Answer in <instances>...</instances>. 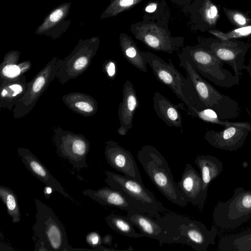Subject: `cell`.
<instances>
[{
    "mask_svg": "<svg viewBox=\"0 0 251 251\" xmlns=\"http://www.w3.org/2000/svg\"><path fill=\"white\" fill-rule=\"evenodd\" d=\"M59 60L56 57L53 58L28 82L26 92L13 110L14 118L25 116L33 108L40 97L56 78Z\"/></svg>",
    "mask_w": 251,
    "mask_h": 251,
    "instance_id": "8fae6325",
    "label": "cell"
},
{
    "mask_svg": "<svg viewBox=\"0 0 251 251\" xmlns=\"http://www.w3.org/2000/svg\"><path fill=\"white\" fill-rule=\"evenodd\" d=\"M63 12L61 9H57L53 12L50 17V20L52 22H56L62 17Z\"/></svg>",
    "mask_w": 251,
    "mask_h": 251,
    "instance_id": "8d00e7d4",
    "label": "cell"
},
{
    "mask_svg": "<svg viewBox=\"0 0 251 251\" xmlns=\"http://www.w3.org/2000/svg\"><path fill=\"white\" fill-rule=\"evenodd\" d=\"M199 45L209 51L224 63L230 65L234 74H241L245 68V58L251 43L236 39L221 40L217 37L197 39Z\"/></svg>",
    "mask_w": 251,
    "mask_h": 251,
    "instance_id": "9c48e42d",
    "label": "cell"
},
{
    "mask_svg": "<svg viewBox=\"0 0 251 251\" xmlns=\"http://www.w3.org/2000/svg\"><path fill=\"white\" fill-rule=\"evenodd\" d=\"M119 43L126 60L137 69L147 73L148 63L132 38L127 34L122 32L119 36Z\"/></svg>",
    "mask_w": 251,
    "mask_h": 251,
    "instance_id": "d4e9b609",
    "label": "cell"
},
{
    "mask_svg": "<svg viewBox=\"0 0 251 251\" xmlns=\"http://www.w3.org/2000/svg\"><path fill=\"white\" fill-rule=\"evenodd\" d=\"M105 221L111 229L122 235L134 238L144 237L140 232H136L134 226L126 217L110 214L105 218Z\"/></svg>",
    "mask_w": 251,
    "mask_h": 251,
    "instance_id": "f1b7e54d",
    "label": "cell"
},
{
    "mask_svg": "<svg viewBox=\"0 0 251 251\" xmlns=\"http://www.w3.org/2000/svg\"><path fill=\"white\" fill-rule=\"evenodd\" d=\"M155 218L164 226L166 235L165 243H177L181 225L188 217L174 213H168L163 216L160 215Z\"/></svg>",
    "mask_w": 251,
    "mask_h": 251,
    "instance_id": "4316f807",
    "label": "cell"
},
{
    "mask_svg": "<svg viewBox=\"0 0 251 251\" xmlns=\"http://www.w3.org/2000/svg\"><path fill=\"white\" fill-rule=\"evenodd\" d=\"M201 174L202 191L206 197L211 182L216 178L223 170V164L216 157L210 155H201L194 160Z\"/></svg>",
    "mask_w": 251,
    "mask_h": 251,
    "instance_id": "603a6c76",
    "label": "cell"
},
{
    "mask_svg": "<svg viewBox=\"0 0 251 251\" xmlns=\"http://www.w3.org/2000/svg\"><path fill=\"white\" fill-rule=\"evenodd\" d=\"M170 10L165 0L157 10L151 14L144 13L142 21L132 24L130 32L134 37L151 49L169 54L183 47L184 38L173 36L168 28Z\"/></svg>",
    "mask_w": 251,
    "mask_h": 251,
    "instance_id": "6da1fadb",
    "label": "cell"
},
{
    "mask_svg": "<svg viewBox=\"0 0 251 251\" xmlns=\"http://www.w3.org/2000/svg\"><path fill=\"white\" fill-rule=\"evenodd\" d=\"M62 100L70 109L84 117L95 115L98 109L96 99L84 93H70L64 95Z\"/></svg>",
    "mask_w": 251,
    "mask_h": 251,
    "instance_id": "cb8c5ba5",
    "label": "cell"
},
{
    "mask_svg": "<svg viewBox=\"0 0 251 251\" xmlns=\"http://www.w3.org/2000/svg\"><path fill=\"white\" fill-rule=\"evenodd\" d=\"M19 56L13 53L5 56L0 65V80L18 77L23 75L31 68L29 61L18 63Z\"/></svg>",
    "mask_w": 251,
    "mask_h": 251,
    "instance_id": "484cf974",
    "label": "cell"
},
{
    "mask_svg": "<svg viewBox=\"0 0 251 251\" xmlns=\"http://www.w3.org/2000/svg\"><path fill=\"white\" fill-rule=\"evenodd\" d=\"M127 212L126 218L139 229L144 237L158 240L160 246L165 243L164 226L157 219L135 209Z\"/></svg>",
    "mask_w": 251,
    "mask_h": 251,
    "instance_id": "d6986e66",
    "label": "cell"
},
{
    "mask_svg": "<svg viewBox=\"0 0 251 251\" xmlns=\"http://www.w3.org/2000/svg\"><path fill=\"white\" fill-rule=\"evenodd\" d=\"M17 152L26 169L39 180L59 192L69 200L75 201L64 190L45 165L28 149L19 148Z\"/></svg>",
    "mask_w": 251,
    "mask_h": 251,
    "instance_id": "e0dca14e",
    "label": "cell"
},
{
    "mask_svg": "<svg viewBox=\"0 0 251 251\" xmlns=\"http://www.w3.org/2000/svg\"><path fill=\"white\" fill-rule=\"evenodd\" d=\"M86 239L88 244L96 250L101 246V238L96 232L90 233L86 236Z\"/></svg>",
    "mask_w": 251,
    "mask_h": 251,
    "instance_id": "d590c367",
    "label": "cell"
},
{
    "mask_svg": "<svg viewBox=\"0 0 251 251\" xmlns=\"http://www.w3.org/2000/svg\"><path fill=\"white\" fill-rule=\"evenodd\" d=\"M176 186L188 202L202 211L206 197L202 191L201 175L190 164H187Z\"/></svg>",
    "mask_w": 251,
    "mask_h": 251,
    "instance_id": "2e32d148",
    "label": "cell"
},
{
    "mask_svg": "<svg viewBox=\"0 0 251 251\" xmlns=\"http://www.w3.org/2000/svg\"><path fill=\"white\" fill-rule=\"evenodd\" d=\"M103 69L107 76L113 80L117 74V65L116 62L112 59L107 60L103 65Z\"/></svg>",
    "mask_w": 251,
    "mask_h": 251,
    "instance_id": "e575fe53",
    "label": "cell"
},
{
    "mask_svg": "<svg viewBox=\"0 0 251 251\" xmlns=\"http://www.w3.org/2000/svg\"><path fill=\"white\" fill-rule=\"evenodd\" d=\"M173 3L183 6L191 3L194 0H170Z\"/></svg>",
    "mask_w": 251,
    "mask_h": 251,
    "instance_id": "ab89813d",
    "label": "cell"
},
{
    "mask_svg": "<svg viewBox=\"0 0 251 251\" xmlns=\"http://www.w3.org/2000/svg\"><path fill=\"white\" fill-rule=\"evenodd\" d=\"M112 240V236L110 234H107L101 238V243L103 244L111 246Z\"/></svg>",
    "mask_w": 251,
    "mask_h": 251,
    "instance_id": "f35d334b",
    "label": "cell"
},
{
    "mask_svg": "<svg viewBox=\"0 0 251 251\" xmlns=\"http://www.w3.org/2000/svg\"><path fill=\"white\" fill-rule=\"evenodd\" d=\"M250 245H251V229L222 237L218 251H241L243 248Z\"/></svg>",
    "mask_w": 251,
    "mask_h": 251,
    "instance_id": "83f0119b",
    "label": "cell"
},
{
    "mask_svg": "<svg viewBox=\"0 0 251 251\" xmlns=\"http://www.w3.org/2000/svg\"><path fill=\"white\" fill-rule=\"evenodd\" d=\"M179 59L188 63L202 77L215 85L230 88L239 84V74L233 75L223 68L224 63L199 44L182 48Z\"/></svg>",
    "mask_w": 251,
    "mask_h": 251,
    "instance_id": "277c9868",
    "label": "cell"
},
{
    "mask_svg": "<svg viewBox=\"0 0 251 251\" xmlns=\"http://www.w3.org/2000/svg\"><path fill=\"white\" fill-rule=\"evenodd\" d=\"M242 251H251V245H248L243 248Z\"/></svg>",
    "mask_w": 251,
    "mask_h": 251,
    "instance_id": "b9f144b4",
    "label": "cell"
},
{
    "mask_svg": "<svg viewBox=\"0 0 251 251\" xmlns=\"http://www.w3.org/2000/svg\"><path fill=\"white\" fill-rule=\"evenodd\" d=\"M184 104L182 105L184 108L183 109L189 116L197 117L205 122L219 124L225 127L229 126L231 123L226 122L225 120L221 119L215 111L211 109L206 108L201 110L196 109L190 110L187 109L186 106H184Z\"/></svg>",
    "mask_w": 251,
    "mask_h": 251,
    "instance_id": "4dcf8cb0",
    "label": "cell"
},
{
    "mask_svg": "<svg viewBox=\"0 0 251 251\" xmlns=\"http://www.w3.org/2000/svg\"><path fill=\"white\" fill-rule=\"evenodd\" d=\"M217 234L215 226L208 230L201 222L188 218L181 225L177 243L189 245L196 251H206L209 245L215 244Z\"/></svg>",
    "mask_w": 251,
    "mask_h": 251,
    "instance_id": "5bb4252c",
    "label": "cell"
},
{
    "mask_svg": "<svg viewBox=\"0 0 251 251\" xmlns=\"http://www.w3.org/2000/svg\"><path fill=\"white\" fill-rule=\"evenodd\" d=\"M251 132V126L246 123H232L222 131H207L204 139L212 147L230 151H236L244 144Z\"/></svg>",
    "mask_w": 251,
    "mask_h": 251,
    "instance_id": "4fadbf2b",
    "label": "cell"
},
{
    "mask_svg": "<svg viewBox=\"0 0 251 251\" xmlns=\"http://www.w3.org/2000/svg\"><path fill=\"white\" fill-rule=\"evenodd\" d=\"M153 103V109L158 117L169 126L179 128L181 132H183L182 119L178 105L173 104L158 92L154 94Z\"/></svg>",
    "mask_w": 251,
    "mask_h": 251,
    "instance_id": "44dd1931",
    "label": "cell"
},
{
    "mask_svg": "<svg viewBox=\"0 0 251 251\" xmlns=\"http://www.w3.org/2000/svg\"><path fill=\"white\" fill-rule=\"evenodd\" d=\"M245 69H246L247 71L249 73L250 77H251V58L249 61V63L248 65L245 66Z\"/></svg>",
    "mask_w": 251,
    "mask_h": 251,
    "instance_id": "60d3db41",
    "label": "cell"
},
{
    "mask_svg": "<svg viewBox=\"0 0 251 251\" xmlns=\"http://www.w3.org/2000/svg\"><path fill=\"white\" fill-rule=\"evenodd\" d=\"M137 158L151 182L166 199L180 206L187 205L188 202L177 188L166 160L155 147L143 146L137 152Z\"/></svg>",
    "mask_w": 251,
    "mask_h": 251,
    "instance_id": "7a4b0ae2",
    "label": "cell"
},
{
    "mask_svg": "<svg viewBox=\"0 0 251 251\" xmlns=\"http://www.w3.org/2000/svg\"><path fill=\"white\" fill-rule=\"evenodd\" d=\"M156 79L168 86L187 109L201 110L205 108L197 97L191 82L185 78L173 64L167 63L156 54L141 51Z\"/></svg>",
    "mask_w": 251,
    "mask_h": 251,
    "instance_id": "3957f363",
    "label": "cell"
},
{
    "mask_svg": "<svg viewBox=\"0 0 251 251\" xmlns=\"http://www.w3.org/2000/svg\"><path fill=\"white\" fill-rule=\"evenodd\" d=\"M139 104L134 86L129 80H126L123 86L122 100L118 110L120 126L117 132L120 135H125L132 127L134 115Z\"/></svg>",
    "mask_w": 251,
    "mask_h": 251,
    "instance_id": "ac0fdd59",
    "label": "cell"
},
{
    "mask_svg": "<svg viewBox=\"0 0 251 251\" xmlns=\"http://www.w3.org/2000/svg\"><path fill=\"white\" fill-rule=\"evenodd\" d=\"M82 194L101 205L127 211L134 209L121 192L110 187H102L97 190L85 189L83 191Z\"/></svg>",
    "mask_w": 251,
    "mask_h": 251,
    "instance_id": "7402d4cb",
    "label": "cell"
},
{
    "mask_svg": "<svg viewBox=\"0 0 251 251\" xmlns=\"http://www.w3.org/2000/svg\"><path fill=\"white\" fill-rule=\"evenodd\" d=\"M105 144L104 154L110 166L125 176L143 183L140 171L131 152L114 141H108Z\"/></svg>",
    "mask_w": 251,
    "mask_h": 251,
    "instance_id": "9a60e30c",
    "label": "cell"
},
{
    "mask_svg": "<svg viewBox=\"0 0 251 251\" xmlns=\"http://www.w3.org/2000/svg\"><path fill=\"white\" fill-rule=\"evenodd\" d=\"M34 250L36 251H50L48 247L43 242L37 239L35 240V249Z\"/></svg>",
    "mask_w": 251,
    "mask_h": 251,
    "instance_id": "74e56055",
    "label": "cell"
},
{
    "mask_svg": "<svg viewBox=\"0 0 251 251\" xmlns=\"http://www.w3.org/2000/svg\"><path fill=\"white\" fill-rule=\"evenodd\" d=\"M28 82L25 75L0 80V107L10 111L23 99L27 91Z\"/></svg>",
    "mask_w": 251,
    "mask_h": 251,
    "instance_id": "ffe728a7",
    "label": "cell"
},
{
    "mask_svg": "<svg viewBox=\"0 0 251 251\" xmlns=\"http://www.w3.org/2000/svg\"><path fill=\"white\" fill-rule=\"evenodd\" d=\"M208 33L215 37L221 40L236 39L251 35V25L236 28L226 32H223L216 29H211L207 31Z\"/></svg>",
    "mask_w": 251,
    "mask_h": 251,
    "instance_id": "1f68e13d",
    "label": "cell"
},
{
    "mask_svg": "<svg viewBox=\"0 0 251 251\" xmlns=\"http://www.w3.org/2000/svg\"><path fill=\"white\" fill-rule=\"evenodd\" d=\"M35 203L36 221L32 229L35 240L43 242L50 251H70L65 227L53 210L38 199Z\"/></svg>",
    "mask_w": 251,
    "mask_h": 251,
    "instance_id": "52a82bcc",
    "label": "cell"
},
{
    "mask_svg": "<svg viewBox=\"0 0 251 251\" xmlns=\"http://www.w3.org/2000/svg\"><path fill=\"white\" fill-rule=\"evenodd\" d=\"M223 11L230 23L236 28L251 25V18L240 10L223 7Z\"/></svg>",
    "mask_w": 251,
    "mask_h": 251,
    "instance_id": "d6a6232c",
    "label": "cell"
},
{
    "mask_svg": "<svg viewBox=\"0 0 251 251\" xmlns=\"http://www.w3.org/2000/svg\"><path fill=\"white\" fill-rule=\"evenodd\" d=\"M105 174L106 184L121 192L134 209L153 218L160 215L163 209L161 203L143 183L109 171Z\"/></svg>",
    "mask_w": 251,
    "mask_h": 251,
    "instance_id": "8992f818",
    "label": "cell"
},
{
    "mask_svg": "<svg viewBox=\"0 0 251 251\" xmlns=\"http://www.w3.org/2000/svg\"><path fill=\"white\" fill-rule=\"evenodd\" d=\"M179 65L185 71L186 78L191 82L197 97L205 108L213 110L223 120L239 116L240 106L236 101L219 92L187 61L179 59Z\"/></svg>",
    "mask_w": 251,
    "mask_h": 251,
    "instance_id": "5b68a950",
    "label": "cell"
},
{
    "mask_svg": "<svg viewBox=\"0 0 251 251\" xmlns=\"http://www.w3.org/2000/svg\"><path fill=\"white\" fill-rule=\"evenodd\" d=\"M0 197L6 208L7 213L12 218V222L14 224L20 222V210L15 192L8 187L0 186Z\"/></svg>",
    "mask_w": 251,
    "mask_h": 251,
    "instance_id": "f546056e",
    "label": "cell"
},
{
    "mask_svg": "<svg viewBox=\"0 0 251 251\" xmlns=\"http://www.w3.org/2000/svg\"><path fill=\"white\" fill-rule=\"evenodd\" d=\"M53 141L57 153L67 159L74 169L78 170L88 167L86 156L90 151V144L83 135L63 130L55 127Z\"/></svg>",
    "mask_w": 251,
    "mask_h": 251,
    "instance_id": "30bf717a",
    "label": "cell"
},
{
    "mask_svg": "<svg viewBox=\"0 0 251 251\" xmlns=\"http://www.w3.org/2000/svg\"><path fill=\"white\" fill-rule=\"evenodd\" d=\"M144 0H112L106 12L107 16H115L128 10Z\"/></svg>",
    "mask_w": 251,
    "mask_h": 251,
    "instance_id": "836d02e7",
    "label": "cell"
},
{
    "mask_svg": "<svg viewBox=\"0 0 251 251\" xmlns=\"http://www.w3.org/2000/svg\"><path fill=\"white\" fill-rule=\"evenodd\" d=\"M215 225L223 229H234L251 218V190L239 187L225 202L219 201L213 212Z\"/></svg>",
    "mask_w": 251,
    "mask_h": 251,
    "instance_id": "ba28073f",
    "label": "cell"
},
{
    "mask_svg": "<svg viewBox=\"0 0 251 251\" xmlns=\"http://www.w3.org/2000/svg\"><path fill=\"white\" fill-rule=\"evenodd\" d=\"M182 10L189 15L190 28L194 31L214 29L220 17L219 8L213 0H194L182 6Z\"/></svg>",
    "mask_w": 251,
    "mask_h": 251,
    "instance_id": "7c38bea8",
    "label": "cell"
}]
</instances>
